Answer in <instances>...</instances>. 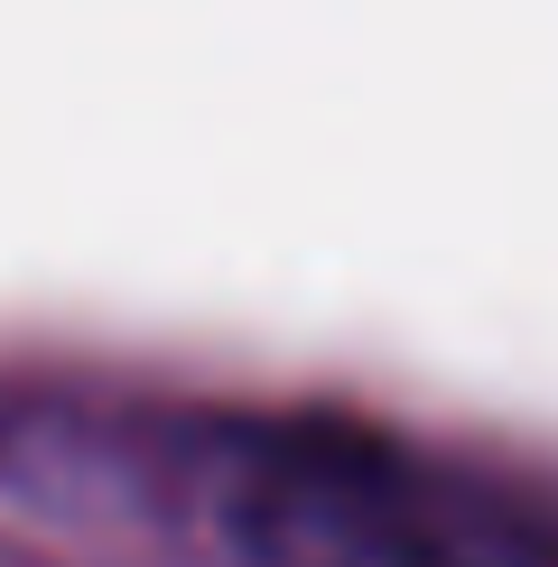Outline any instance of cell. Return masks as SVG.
Listing matches in <instances>:
<instances>
[{
    "label": "cell",
    "instance_id": "obj_1",
    "mask_svg": "<svg viewBox=\"0 0 558 567\" xmlns=\"http://www.w3.org/2000/svg\"><path fill=\"white\" fill-rule=\"evenodd\" d=\"M251 567H558V512L354 419L251 437L224 493Z\"/></svg>",
    "mask_w": 558,
    "mask_h": 567
}]
</instances>
